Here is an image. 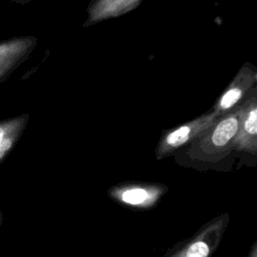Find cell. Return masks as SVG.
I'll use <instances>...</instances> for the list:
<instances>
[{"mask_svg": "<svg viewBox=\"0 0 257 257\" xmlns=\"http://www.w3.org/2000/svg\"><path fill=\"white\" fill-rule=\"evenodd\" d=\"M239 121L236 116H228L222 119L213 131L212 143L217 147H222L236 135Z\"/></svg>", "mask_w": 257, "mask_h": 257, "instance_id": "obj_3", "label": "cell"}, {"mask_svg": "<svg viewBox=\"0 0 257 257\" xmlns=\"http://www.w3.org/2000/svg\"><path fill=\"white\" fill-rule=\"evenodd\" d=\"M2 223H3V213H2V211L0 210V227H1Z\"/></svg>", "mask_w": 257, "mask_h": 257, "instance_id": "obj_10", "label": "cell"}, {"mask_svg": "<svg viewBox=\"0 0 257 257\" xmlns=\"http://www.w3.org/2000/svg\"><path fill=\"white\" fill-rule=\"evenodd\" d=\"M209 248L206 243L199 241L190 246L187 252V257H207Z\"/></svg>", "mask_w": 257, "mask_h": 257, "instance_id": "obj_7", "label": "cell"}, {"mask_svg": "<svg viewBox=\"0 0 257 257\" xmlns=\"http://www.w3.org/2000/svg\"><path fill=\"white\" fill-rule=\"evenodd\" d=\"M38 38L14 36L0 41V83L4 82L32 54Z\"/></svg>", "mask_w": 257, "mask_h": 257, "instance_id": "obj_1", "label": "cell"}, {"mask_svg": "<svg viewBox=\"0 0 257 257\" xmlns=\"http://www.w3.org/2000/svg\"><path fill=\"white\" fill-rule=\"evenodd\" d=\"M9 1L12 3H15V4H19V5H26V4H29L32 0H9Z\"/></svg>", "mask_w": 257, "mask_h": 257, "instance_id": "obj_9", "label": "cell"}, {"mask_svg": "<svg viewBox=\"0 0 257 257\" xmlns=\"http://www.w3.org/2000/svg\"><path fill=\"white\" fill-rule=\"evenodd\" d=\"M29 118V113H22L0 120V165L20 141Z\"/></svg>", "mask_w": 257, "mask_h": 257, "instance_id": "obj_2", "label": "cell"}, {"mask_svg": "<svg viewBox=\"0 0 257 257\" xmlns=\"http://www.w3.org/2000/svg\"><path fill=\"white\" fill-rule=\"evenodd\" d=\"M193 131L192 125H183L178 130L172 132L166 139V143L171 147H178L188 141Z\"/></svg>", "mask_w": 257, "mask_h": 257, "instance_id": "obj_4", "label": "cell"}, {"mask_svg": "<svg viewBox=\"0 0 257 257\" xmlns=\"http://www.w3.org/2000/svg\"><path fill=\"white\" fill-rule=\"evenodd\" d=\"M148 197V194L143 189H133L122 194V200L128 204H140L144 202Z\"/></svg>", "mask_w": 257, "mask_h": 257, "instance_id": "obj_5", "label": "cell"}, {"mask_svg": "<svg viewBox=\"0 0 257 257\" xmlns=\"http://www.w3.org/2000/svg\"><path fill=\"white\" fill-rule=\"evenodd\" d=\"M243 126L248 134L257 135V107L248 112Z\"/></svg>", "mask_w": 257, "mask_h": 257, "instance_id": "obj_8", "label": "cell"}, {"mask_svg": "<svg viewBox=\"0 0 257 257\" xmlns=\"http://www.w3.org/2000/svg\"><path fill=\"white\" fill-rule=\"evenodd\" d=\"M241 90L239 88H231L229 89L220 100V107L222 109H227L233 106L240 98Z\"/></svg>", "mask_w": 257, "mask_h": 257, "instance_id": "obj_6", "label": "cell"}]
</instances>
